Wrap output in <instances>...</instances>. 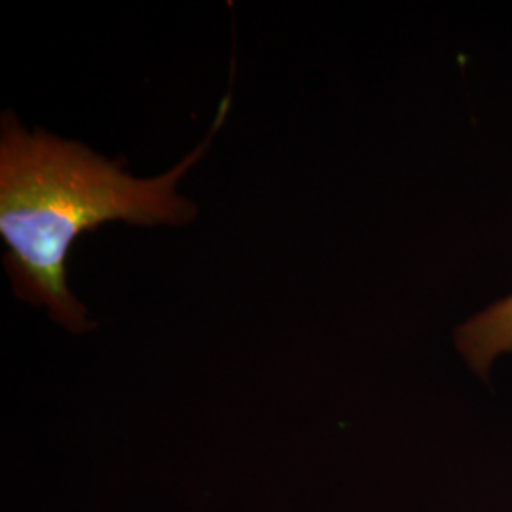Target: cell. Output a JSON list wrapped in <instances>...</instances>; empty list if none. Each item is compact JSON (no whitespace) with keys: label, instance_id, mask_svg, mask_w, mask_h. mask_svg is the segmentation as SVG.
<instances>
[{"label":"cell","instance_id":"1","mask_svg":"<svg viewBox=\"0 0 512 512\" xmlns=\"http://www.w3.org/2000/svg\"><path fill=\"white\" fill-rule=\"evenodd\" d=\"M230 95L222 101L207 139L183 162L154 179H133L120 162L44 131L29 133L16 116L2 118L0 141V236L10 253L6 270L21 300L46 304L55 323L86 332L93 323L67 287V255L76 238L97 226L183 224L194 203L177 196L184 173L209 148L224 124Z\"/></svg>","mask_w":512,"mask_h":512},{"label":"cell","instance_id":"2","mask_svg":"<svg viewBox=\"0 0 512 512\" xmlns=\"http://www.w3.org/2000/svg\"><path fill=\"white\" fill-rule=\"evenodd\" d=\"M456 342L476 374L486 376L499 355L512 351V294L461 325Z\"/></svg>","mask_w":512,"mask_h":512}]
</instances>
